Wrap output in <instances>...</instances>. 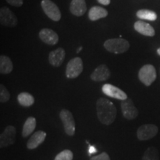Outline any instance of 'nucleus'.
<instances>
[{
    "label": "nucleus",
    "instance_id": "nucleus-1",
    "mask_svg": "<svg viewBox=\"0 0 160 160\" xmlns=\"http://www.w3.org/2000/svg\"><path fill=\"white\" fill-rule=\"evenodd\" d=\"M97 113L102 123L109 125L114 122L117 117V108L110 100L99 98L97 102Z\"/></svg>",
    "mask_w": 160,
    "mask_h": 160
},
{
    "label": "nucleus",
    "instance_id": "nucleus-21",
    "mask_svg": "<svg viewBox=\"0 0 160 160\" xmlns=\"http://www.w3.org/2000/svg\"><path fill=\"white\" fill-rule=\"evenodd\" d=\"M17 100L23 107H30L34 104V97L27 92L20 93L17 97Z\"/></svg>",
    "mask_w": 160,
    "mask_h": 160
},
{
    "label": "nucleus",
    "instance_id": "nucleus-30",
    "mask_svg": "<svg viewBox=\"0 0 160 160\" xmlns=\"http://www.w3.org/2000/svg\"><path fill=\"white\" fill-rule=\"evenodd\" d=\"M82 47H80V48H79V49H78V50H77V53H79V51H82Z\"/></svg>",
    "mask_w": 160,
    "mask_h": 160
},
{
    "label": "nucleus",
    "instance_id": "nucleus-23",
    "mask_svg": "<svg viewBox=\"0 0 160 160\" xmlns=\"http://www.w3.org/2000/svg\"><path fill=\"white\" fill-rule=\"evenodd\" d=\"M142 160H159V151L155 147H149L144 153Z\"/></svg>",
    "mask_w": 160,
    "mask_h": 160
},
{
    "label": "nucleus",
    "instance_id": "nucleus-24",
    "mask_svg": "<svg viewBox=\"0 0 160 160\" xmlns=\"http://www.w3.org/2000/svg\"><path fill=\"white\" fill-rule=\"evenodd\" d=\"M73 154L70 150H64L57 155L54 160H73Z\"/></svg>",
    "mask_w": 160,
    "mask_h": 160
},
{
    "label": "nucleus",
    "instance_id": "nucleus-26",
    "mask_svg": "<svg viewBox=\"0 0 160 160\" xmlns=\"http://www.w3.org/2000/svg\"><path fill=\"white\" fill-rule=\"evenodd\" d=\"M91 160H111V159H110V157L107 153L103 152L101 154L92 157L91 158Z\"/></svg>",
    "mask_w": 160,
    "mask_h": 160
},
{
    "label": "nucleus",
    "instance_id": "nucleus-7",
    "mask_svg": "<svg viewBox=\"0 0 160 160\" xmlns=\"http://www.w3.org/2000/svg\"><path fill=\"white\" fill-rule=\"evenodd\" d=\"M42 8L46 15L53 21L58 22L61 19V12L58 6L51 0H42L41 2Z\"/></svg>",
    "mask_w": 160,
    "mask_h": 160
},
{
    "label": "nucleus",
    "instance_id": "nucleus-28",
    "mask_svg": "<svg viewBox=\"0 0 160 160\" xmlns=\"http://www.w3.org/2000/svg\"><path fill=\"white\" fill-rule=\"evenodd\" d=\"M97 150L96 149V148L94 146H92V145H89V148H88V153L89 155H91V154H93V153H97Z\"/></svg>",
    "mask_w": 160,
    "mask_h": 160
},
{
    "label": "nucleus",
    "instance_id": "nucleus-27",
    "mask_svg": "<svg viewBox=\"0 0 160 160\" xmlns=\"http://www.w3.org/2000/svg\"><path fill=\"white\" fill-rule=\"evenodd\" d=\"M6 1L11 5L16 7H20L23 5V0H6Z\"/></svg>",
    "mask_w": 160,
    "mask_h": 160
},
{
    "label": "nucleus",
    "instance_id": "nucleus-16",
    "mask_svg": "<svg viewBox=\"0 0 160 160\" xmlns=\"http://www.w3.org/2000/svg\"><path fill=\"white\" fill-rule=\"evenodd\" d=\"M70 11L76 17H81L85 13L87 6L85 0H72L70 5Z\"/></svg>",
    "mask_w": 160,
    "mask_h": 160
},
{
    "label": "nucleus",
    "instance_id": "nucleus-25",
    "mask_svg": "<svg viewBox=\"0 0 160 160\" xmlns=\"http://www.w3.org/2000/svg\"><path fill=\"white\" fill-rule=\"evenodd\" d=\"M10 93L6 88L5 86L2 84L0 85V102H6L10 99Z\"/></svg>",
    "mask_w": 160,
    "mask_h": 160
},
{
    "label": "nucleus",
    "instance_id": "nucleus-5",
    "mask_svg": "<svg viewBox=\"0 0 160 160\" xmlns=\"http://www.w3.org/2000/svg\"><path fill=\"white\" fill-rule=\"evenodd\" d=\"M157 78L155 68L152 65H144L139 71V79L146 86H150Z\"/></svg>",
    "mask_w": 160,
    "mask_h": 160
},
{
    "label": "nucleus",
    "instance_id": "nucleus-12",
    "mask_svg": "<svg viewBox=\"0 0 160 160\" xmlns=\"http://www.w3.org/2000/svg\"><path fill=\"white\" fill-rule=\"evenodd\" d=\"M40 39L49 45H54L59 42V37L54 31L50 28H43L39 33Z\"/></svg>",
    "mask_w": 160,
    "mask_h": 160
},
{
    "label": "nucleus",
    "instance_id": "nucleus-4",
    "mask_svg": "<svg viewBox=\"0 0 160 160\" xmlns=\"http://www.w3.org/2000/svg\"><path fill=\"white\" fill-rule=\"evenodd\" d=\"M59 117L63 123L65 133L70 137H73L75 134V120L71 112L63 109L60 111Z\"/></svg>",
    "mask_w": 160,
    "mask_h": 160
},
{
    "label": "nucleus",
    "instance_id": "nucleus-19",
    "mask_svg": "<svg viewBox=\"0 0 160 160\" xmlns=\"http://www.w3.org/2000/svg\"><path fill=\"white\" fill-rule=\"evenodd\" d=\"M13 65L11 59L7 56L0 57V73L2 74H8L13 71Z\"/></svg>",
    "mask_w": 160,
    "mask_h": 160
},
{
    "label": "nucleus",
    "instance_id": "nucleus-14",
    "mask_svg": "<svg viewBox=\"0 0 160 160\" xmlns=\"http://www.w3.org/2000/svg\"><path fill=\"white\" fill-rule=\"evenodd\" d=\"M65 57V51L62 48L52 51L49 53V62L53 67H59L62 64Z\"/></svg>",
    "mask_w": 160,
    "mask_h": 160
},
{
    "label": "nucleus",
    "instance_id": "nucleus-10",
    "mask_svg": "<svg viewBox=\"0 0 160 160\" xmlns=\"http://www.w3.org/2000/svg\"><path fill=\"white\" fill-rule=\"evenodd\" d=\"M0 22L6 27H14L17 25V19L8 8L3 7L0 10Z\"/></svg>",
    "mask_w": 160,
    "mask_h": 160
},
{
    "label": "nucleus",
    "instance_id": "nucleus-6",
    "mask_svg": "<svg viewBox=\"0 0 160 160\" xmlns=\"http://www.w3.org/2000/svg\"><path fill=\"white\" fill-rule=\"evenodd\" d=\"M159 128L156 125L153 124H145L141 125L138 128L137 135L139 140L146 141L151 139L157 135Z\"/></svg>",
    "mask_w": 160,
    "mask_h": 160
},
{
    "label": "nucleus",
    "instance_id": "nucleus-2",
    "mask_svg": "<svg viewBox=\"0 0 160 160\" xmlns=\"http://www.w3.org/2000/svg\"><path fill=\"white\" fill-rule=\"evenodd\" d=\"M104 47L108 51L111 53L119 54L125 53L129 49L130 44L128 41L122 38L111 39L106 40L104 43Z\"/></svg>",
    "mask_w": 160,
    "mask_h": 160
},
{
    "label": "nucleus",
    "instance_id": "nucleus-15",
    "mask_svg": "<svg viewBox=\"0 0 160 160\" xmlns=\"http://www.w3.org/2000/svg\"><path fill=\"white\" fill-rule=\"evenodd\" d=\"M46 133L43 131H38L33 133L27 142V148L30 150L36 149L45 141Z\"/></svg>",
    "mask_w": 160,
    "mask_h": 160
},
{
    "label": "nucleus",
    "instance_id": "nucleus-20",
    "mask_svg": "<svg viewBox=\"0 0 160 160\" xmlns=\"http://www.w3.org/2000/svg\"><path fill=\"white\" fill-rule=\"evenodd\" d=\"M37 126V120L34 117H28L25 121L22 128V134L23 137H27L33 133Z\"/></svg>",
    "mask_w": 160,
    "mask_h": 160
},
{
    "label": "nucleus",
    "instance_id": "nucleus-8",
    "mask_svg": "<svg viewBox=\"0 0 160 160\" xmlns=\"http://www.w3.org/2000/svg\"><path fill=\"white\" fill-rule=\"evenodd\" d=\"M16 128L14 126L8 125L0 135V148L8 147L15 142Z\"/></svg>",
    "mask_w": 160,
    "mask_h": 160
},
{
    "label": "nucleus",
    "instance_id": "nucleus-31",
    "mask_svg": "<svg viewBox=\"0 0 160 160\" xmlns=\"http://www.w3.org/2000/svg\"><path fill=\"white\" fill-rule=\"evenodd\" d=\"M157 53L160 56V48H159L157 49Z\"/></svg>",
    "mask_w": 160,
    "mask_h": 160
},
{
    "label": "nucleus",
    "instance_id": "nucleus-11",
    "mask_svg": "<svg viewBox=\"0 0 160 160\" xmlns=\"http://www.w3.org/2000/svg\"><path fill=\"white\" fill-rule=\"evenodd\" d=\"M102 92L106 96L119 100H125L128 96L123 91L111 84H105L102 86Z\"/></svg>",
    "mask_w": 160,
    "mask_h": 160
},
{
    "label": "nucleus",
    "instance_id": "nucleus-18",
    "mask_svg": "<svg viewBox=\"0 0 160 160\" xmlns=\"http://www.w3.org/2000/svg\"><path fill=\"white\" fill-rule=\"evenodd\" d=\"M108 14V12L104 8L99 7V6H93L90 9L88 17L91 21H96V20L106 17Z\"/></svg>",
    "mask_w": 160,
    "mask_h": 160
},
{
    "label": "nucleus",
    "instance_id": "nucleus-3",
    "mask_svg": "<svg viewBox=\"0 0 160 160\" xmlns=\"http://www.w3.org/2000/svg\"><path fill=\"white\" fill-rule=\"evenodd\" d=\"M83 71L82 60L79 57H75L70 60L66 67V77L68 79H75L81 74Z\"/></svg>",
    "mask_w": 160,
    "mask_h": 160
},
{
    "label": "nucleus",
    "instance_id": "nucleus-22",
    "mask_svg": "<svg viewBox=\"0 0 160 160\" xmlns=\"http://www.w3.org/2000/svg\"><path fill=\"white\" fill-rule=\"evenodd\" d=\"M137 17L141 19L149 20V21H155L157 19V15L154 11L146 9L138 11L137 12Z\"/></svg>",
    "mask_w": 160,
    "mask_h": 160
},
{
    "label": "nucleus",
    "instance_id": "nucleus-17",
    "mask_svg": "<svg viewBox=\"0 0 160 160\" xmlns=\"http://www.w3.org/2000/svg\"><path fill=\"white\" fill-rule=\"evenodd\" d=\"M134 29L138 33L146 37H153L155 35V31L153 28L148 23L143 21H137L134 24Z\"/></svg>",
    "mask_w": 160,
    "mask_h": 160
},
{
    "label": "nucleus",
    "instance_id": "nucleus-9",
    "mask_svg": "<svg viewBox=\"0 0 160 160\" xmlns=\"http://www.w3.org/2000/svg\"><path fill=\"white\" fill-rule=\"evenodd\" d=\"M121 109L124 117L128 120L136 119L139 114V111L133 104V101L129 98L122 101Z\"/></svg>",
    "mask_w": 160,
    "mask_h": 160
},
{
    "label": "nucleus",
    "instance_id": "nucleus-13",
    "mask_svg": "<svg viewBox=\"0 0 160 160\" xmlns=\"http://www.w3.org/2000/svg\"><path fill=\"white\" fill-rule=\"evenodd\" d=\"M110 76H111V71L107 65H100L94 70L91 76V78L95 82H102L108 79Z\"/></svg>",
    "mask_w": 160,
    "mask_h": 160
},
{
    "label": "nucleus",
    "instance_id": "nucleus-29",
    "mask_svg": "<svg viewBox=\"0 0 160 160\" xmlns=\"http://www.w3.org/2000/svg\"><path fill=\"white\" fill-rule=\"evenodd\" d=\"M100 4L104 5H108L111 3V0H97Z\"/></svg>",
    "mask_w": 160,
    "mask_h": 160
}]
</instances>
